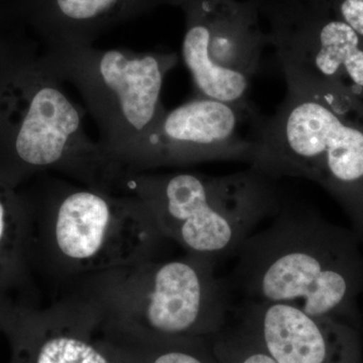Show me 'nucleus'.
Wrapping results in <instances>:
<instances>
[{"label": "nucleus", "instance_id": "1", "mask_svg": "<svg viewBox=\"0 0 363 363\" xmlns=\"http://www.w3.org/2000/svg\"><path fill=\"white\" fill-rule=\"evenodd\" d=\"M225 279L243 300L286 303L358 326L363 253L352 230L285 201L245 241Z\"/></svg>", "mask_w": 363, "mask_h": 363}, {"label": "nucleus", "instance_id": "2", "mask_svg": "<svg viewBox=\"0 0 363 363\" xmlns=\"http://www.w3.org/2000/svg\"><path fill=\"white\" fill-rule=\"evenodd\" d=\"M83 117L43 56L0 52V164L6 185L48 173L119 193L125 173L87 135Z\"/></svg>", "mask_w": 363, "mask_h": 363}, {"label": "nucleus", "instance_id": "3", "mask_svg": "<svg viewBox=\"0 0 363 363\" xmlns=\"http://www.w3.org/2000/svg\"><path fill=\"white\" fill-rule=\"evenodd\" d=\"M218 262L186 252L76 279L59 294L82 301L105 331L143 337L211 339L233 316V292Z\"/></svg>", "mask_w": 363, "mask_h": 363}, {"label": "nucleus", "instance_id": "4", "mask_svg": "<svg viewBox=\"0 0 363 363\" xmlns=\"http://www.w3.org/2000/svg\"><path fill=\"white\" fill-rule=\"evenodd\" d=\"M248 167L318 184L363 243V100L332 86L286 87Z\"/></svg>", "mask_w": 363, "mask_h": 363}, {"label": "nucleus", "instance_id": "5", "mask_svg": "<svg viewBox=\"0 0 363 363\" xmlns=\"http://www.w3.org/2000/svg\"><path fill=\"white\" fill-rule=\"evenodd\" d=\"M43 175L38 240L54 295L76 279L157 259L169 242L136 196Z\"/></svg>", "mask_w": 363, "mask_h": 363}, {"label": "nucleus", "instance_id": "6", "mask_svg": "<svg viewBox=\"0 0 363 363\" xmlns=\"http://www.w3.org/2000/svg\"><path fill=\"white\" fill-rule=\"evenodd\" d=\"M119 193L145 203L164 240L217 262L235 257L286 201L278 179L252 167L222 176L191 171L125 174Z\"/></svg>", "mask_w": 363, "mask_h": 363}, {"label": "nucleus", "instance_id": "7", "mask_svg": "<svg viewBox=\"0 0 363 363\" xmlns=\"http://www.w3.org/2000/svg\"><path fill=\"white\" fill-rule=\"evenodd\" d=\"M43 58L62 82L77 88L99 128L98 142L128 173L167 111L162 87L178 64V55L92 45L51 48Z\"/></svg>", "mask_w": 363, "mask_h": 363}, {"label": "nucleus", "instance_id": "8", "mask_svg": "<svg viewBox=\"0 0 363 363\" xmlns=\"http://www.w3.org/2000/svg\"><path fill=\"white\" fill-rule=\"evenodd\" d=\"M182 57L198 95L228 102L250 100L266 30L255 0H184Z\"/></svg>", "mask_w": 363, "mask_h": 363}, {"label": "nucleus", "instance_id": "9", "mask_svg": "<svg viewBox=\"0 0 363 363\" xmlns=\"http://www.w3.org/2000/svg\"><path fill=\"white\" fill-rule=\"evenodd\" d=\"M286 87L332 86L363 100V39L309 0H255Z\"/></svg>", "mask_w": 363, "mask_h": 363}, {"label": "nucleus", "instance_id": "10", "mask_svg": "<svg viewBox=\"0 0 363 363\" xmlns=\"http://www.w3.org/2000/svg\"><path fill=\"white\" fill-rule=\"evenodd\" d=\"M266 118L250 100L228 102L197 95L164 112L126 174L208 162L248 166Z\"/></svg>", "mask_w": 363, "mask_h": 363}, {"label": "nucleus", "instance_id": "11", "mask_svg": "<svg viewBox=\"0 0 363 363\" xmlns=\"http://www.w3.org/2000/svg\"><path fill=\"white\" fill-rule=\"evenodd\" d=\"M233 317L278 363H360L357 328L286 303L243 300Z\"/></svg>", "mask_w": 363, "mask_h": 363}, {"label": "nucleus", "instance_id": "12", "mask_svg": "<svg viewBox=\"0 0 363 363\" xmlns=\"http://www.w3.org/2000/svg\"><path fill=\"white\" fill-rule=\"evenodd\" d=\"M9 325L11 363H123L100 334L96 316L69 294H60L47 309Z\"/></svg>", "mask_w": 363, "mask_h": 363}, {"label": "nucleus", "instance_id": "13", "mask_svg": "<svg viewBox=\"0 0 363 363\" xmlns=\"http://www.w3.org/2000/svg\"><path fill=\"white\" fill-rule=\"evenodd\" d=\"M184 0H21L26 21L51 48L92 45L116 26Z\"/></svg>", "mask_w": 363, "mask_h": 363}, {"label": "nucleus", "instance_id": "14", "mask_svg": "<svg viewBox=\"0 0 363 363\" xmlns=\"http://www.w3.org/2000/svg\"><path fill=\"white\" fill-rule=\"evenodd\" d=\"M123 363H220L210 339L143 337L102 330Z\"/></svg>", "mask_w": 363, "mask_h": 363}, {"label": "nucleus", "instance_id": "15", "mask_svg": "<svg viewBox=\"0 0 363 363\" xmlns=\"http://www.w3.org/2000/svg\"><path fill=\"white\" fill-rule=\"evenodd\" d=\"M26 225L21 203L0 179V279L18 269L25 245Z\"/></svg>", "mask_w": 363, "mask_h": 363}, {"label": "nucleus", "instance_id": "16", "mask_svg": "<svg viewBox=\"0 0 363 363\" xmlns=\"http://www.w3.org/2000/svg\"><path fill=\"white\" fill-rule=\"evenodd\" d=\"M210 342L220 363H278L233 315L225 328L210 339Z\"/></svg>", "mask_w": 363, "mask_h": 363}, {"label": "nucleus", "instance_id": "17", "mask_svg": "<svg viewBox=\"0 0 363 363\" xmlns=\"http://www.w3.org/2000/svg\"><path fill=\"white\" fill-rule=\"evenodd\" d=\"M325 13L347 23L363 39V0H309Z\"/></svg>", "mask_w": 363, "mask_h": 363}, {"label": "nucleus", "instance_id": "18", "mask_svg": "<svg viewBox=\"0 0 363 363\" xmlns=\"http://www.w3.org/2000/svg\"><path fill=\"white\" fill-rule=\"evenodd\" d=\"M0 49H1V47H0Z\"/></svg>", "mask_w": 363, "mask_h": 363}]
</instances>
